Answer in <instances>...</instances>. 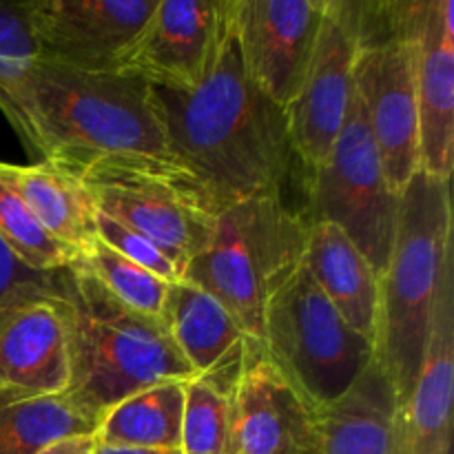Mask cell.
Returning <instances> with one entry per match:
<instances>
[{
  "label": "cell",
  "mask_w": 454,
  "mask_h": 454,
  "mask_svg": "<svg viewBox=\"0 0 454 454\" xmlns=\"http://www.w3.org/2000/svg\"><path fill=\"white\" fill-rule=\"evenodd\" d=\"M176 158L208 191L217 211L242 200L279 198L301 173L286 111L266 98L242 65L229 20L211 69L193 91L155 89Z\"/></svg>",
  "instance_id": "6da1fadb"
},
{
  "label": "cell",
  "mask_w": 454,
  "mask_h": 454,
  "mask_svg": "<svg viewBox=\"0 0 454 454\" xmlns=\"http://www.w3.org/2000/svg\"><path fill=\"white\" fill-rule=\"evenodd\" d=\"M58 297L69 337L67 393L96 415L151 386L195 377L162 319L124 306L80 262L58 270Z\"/></svg>",
  "instance_id": "7a4b0ae2"
},
{
  "label": "cell",
  "mask_w": 454,
  "mask_h": 454,
  "mask_svg": "<svg viewBox=\"0 0 454 454\" xmlns=\"http://www.w3.org/2000/svg\"><path fill=\"white\" fill-rule=\"evenodd\" d=\"M34 89L44 137L43 162L65 171L105 158L184 167L173 153L158 91L140 75L82 74L38 60Z\"/></svg>",
  "instance_id": "3957f363"
},
{
  "label": "cell",
  "mask_w": 454,
  "mask_h": 454,
  "mask_svg": "<svg viewBox=\"0 0 454 454\" xmlns=\"http://www.w3.org/2000/svg\"><path fill=\"white\" fill-rule=\"evenodd\" d=\"M454 257L450 180L417 171L399 195L388 264L380 275L375 353L406 406L415 388L434 301Z\"/></svg>",
  "instance_id": "277c9868"
},
{
  "label": "cell",
  "mask_w": 454,
  "mask_h": 454,
  "mask_svg": "<svg viewBox=\"0 0 454 454\" xmlns=\"http://www.w3.org/2000/svg\"><path fill=\"white\" fill-rule=\"evenodd\" d=\"M309 222L279 198L229 204L215 217L211 242L189 262L182 279L211 293L262 346L269 301L300 270Z\"/></svg>",
  "instance_id": "5b68a950"
},
{
  "label": "cell",
  "mask_w": 454,
  "mask_h": 454,
  "mask_svg": "<svg viewBox=\"0 0 454 454\" xmlns=\"http://www.w3.org/2000/svg\"><path fill=\"white\" fill-rule=\"evenodd\" d=\"M262 350L317 412L335 403L377 357L375 344L344 322L306 264L269 301Z\"/></svg>",
  "instance_id": "8992f818"
},
{
  "label": "cell",
  "mask_w": 454,
  "mask_h": 454,
  "mask_svg": "<svg viewBox=\"0 0 454 454\" xmlns=\"http://www.w3.org/2000/svg\"><path fill=\"white\" fill-rule=\"evenodd\" d=\"M69 173L82 182L96 211L151 239L180 275L211 242L220 211L180 164L105 158Z\"/></svg>",
  "instance_id": "52a82bcc"
},
{
  "label": "cell",
  "mask_w": 454,
  "mask_h": 454,
  "mask_svg": "<svg viewBox=\"0 0 454 454\" xmlns=\"http://www.w3.org/2000/svg\"><path fill=\"white\" fill-rule=\"evenodd\" d=\"M359 44L353 87L366 111L390 189L397 195L419 171L412 44L399 0H357Z\"/></svg>",
  "instance_id": "ba28073f"
},
{
  "label": "cell",
  "mask_w": 454,
  "mask_h": 454,
  "mask_svg": "<svg viewBox=\"0 0 454 454\" xmlns=\"http://www.w3.org/2000/svg\"><path fill=\"white\" fill-rule=\"evenodd\" d=\"M304 189L306 222L335 224L375 273H384L397 226L399 195L390 189L366 111L355 91L331 155L306 173Z\"/></svg>",
  "instance_id": "9c48e42d"
},
{
  "label": "cell",
  "mask_w": 454,
  "mask_h": 454,
  "mask_svg": "<svg viewBox=\"0 0 454 454\" xmlns=\"http://www.w3.org/2000/svg\"><path fill=\"white\" fill-rule=\"evenodd\" d=\"M158 0H27L38 60L122 74Z\"/></svg>",
  "instance_id": "30bf717a"
},
{
  "label": "cell",
  "mask_w": 454,
  "mask_h": 454,
  "mask_svg": "<svg viewBox=\"0 0 454 454\" xmlns=\"http://www.w3.org/2000/svg\"><path fill=\"white\" fill-rule=\"evenodd\" d=\"M359 44L357 0H326L313 62L301 91L286 109L293 149L304 173L331 155L353 98Z\"/></svg>",
  "instance_id": "8fae6325"
},
{
  "label": "cell",
  "mask_w": 454,
  "mask_h": 454,
  "mask_svg": "<svg viewBox=\"0 0 454 454\" xmlns=\"http://www.w3.org/2000/svg\"><path fill=\"white\" fill-rule=\"evenodd\" d=\"M326 0H231V25L251 82L282 106L301 91Z\"/></svg>",
  "instance_id": "7c38bea8"
},
{
  "label": "cell",
  "mask_w": 454,
  "mask_h": 454,
  "mask_svg": "<svg viewBox=\"0 0 454 454\" xmlns=\"http://www.w3.org/2000/svg\"><path fill=\"white\" fill-rule=\"evenodd\" d=\"M399 3L415 62L419 171L439 180H450L454 160V3Z\"/></svg>",
  "instance_id": "4fadbf2b"
},
{
  "label": "cell",
  "mask_w": 454,
  "mask_h": 454,
  "mask_svg": "<svg viewBox=\"0 0 454 454\" xmlns=\"http://www.w3.org/2000/svg\"><path fill=\"white\" fill-rule=\"evenodd\" d=\"M319 412L257 346L231 393L226 454H319Z\"/></svg>",
  "instance_id": "5bb4252c"
},
{
  "label": "cell",
  "mask_w": 454,
  "mask_h": 454,
  "mask_svg": "<svg viewBox=\"0 0 454 454\" xmlns=\"http://www.w3.org/2000/svg\"><path fill=\"white\" fill-rule=\"evenodd\" d=\"M229 20V0H158L127 74L167 91H193L211 69Z\"/></svg>",
  "instance_id": "9a60e30c"
},
{
  "label": "cell",
  "mask_w": 454,
  "mask_h": 454,
  "mask_svg": "<svg viewBox=\"0 0 454 454\" xmlns=\"http://www.w3.org/2000/svg\"><path fill=\"white\" fill-rule=\"evenodd\" d=\"M160 319L193 375L231 397L260 344L242 331L224 304L195 284L177 279L168 284Z\"/></svg>",
  "instance_id": "2e32d148"
},
{
  "label": "cell",
  "mask_w": 454,
  "mask_h": 454,
  "mask_svg": "<svg viewBox=\"0 0 454 454\" xmlns=\"http://www.w3.org/2000/svg\"><path fill=\"white\" fill-rule=\"evenodd\" d=\"M67 322L56 293L20 301L0 315V388L25 395L69 390Z\"/></svg>",
  "instance_id": "e0dca14e"
},
{
  "label": "cell",
  "mask_w": 454,
  "mask_h": 454,
  "mask_svg": "<svg viewBox=\"0 0 454 454\" xmlns=\"http://www.w3.org/2000/svg\"><path fill=\"white\" fill-rule=\"evenodd\" d=\"M454 393V257L448 262L430 319L419 372L403 406L408 454L450 452Z\"/></svg>",
  "instance_id": "ac0fdd59"
},
{
  "label": "cell",
  "mask_w": 454,
  "mask_h": 454,
  "mask_svg": "<svg viewBox=\"0 0 454 454\" xmlns=\"http://www.w3.org/2000/svg\"><path fill=\"white\" fill-rule=\"evenodd\" d=\"M319 454H408L403 403L380 359L319 411Z\"/></svg>",
  "instance_id": "d6986e66"
},
{
  "label": "cell",
  "mask_w": 454,
  "mask_h": 454,
  "mask_svg": "<svg viewBox=\"0 0 454 454\" xmlns=\"http://www.w3.org/2000/svg\"><path fill=\"white\" fill-rule=\"evenodd\" d=\"M304 264L344 322L375 344L380 275L344 231L331 222L309 224Z\"/></svg>",
  "instance_id": "ffe728a7"
},
{
  "label": "cell",
  "mask_w": 454,
  "mask_h": 454,
  "mask_svg": "<svg viewBox=\"0 0 454 454\" xmlns=\"http://www.w3.org/2000/svg\"><path fill=\"white\" fill-rule=\"evenodd\" d=\"M0 180L25 202L40 226L75 257L98 239L96 207L74 173L51 162L20 167L0 160Z\"/></svg>",
  "instance_id": "44dd1931"
},
{
  "label": "cell",
  "mask_w": 454,
  "mask_h": 454,
  "mask_svg": "<svg viewBox=\"0 0 454 454\" xmlns=\"http://www.w3.org/2000/svg\"><path fill=\"white\" fill-rule=\"evenodd\" d=\"M38 44L25 3H0V111L31 158L44 160V137L35 102Z\"/></svg>",
  "instance_id": "7402d4cb"
},
{
  "label": "cell",
  "mask_w": 454,
  "mask_h": 454,
  "mask_svg": "<svg viewBox=\"0 0 454 454\" xmlns=\"http://www.w3.org/2000/svg\"><path fill=\"white\" fill-rule=\"evenodd\" d=\"M100 415L74 395H25L0 388V454H38L51 443L96 434Z\"/></svg>",
  "instance_id": "603a6c76"
},
{
  "label": "cell",
  "mask_w": 454,
  "mask_h": 454,
  "mask_svg": "<svg viewBox=\"0 0 454 454\" xmlns=\"http://www.w3.org/2000/svg\"><path fill=\"white\" fill-rule=\"evenodd\" d=\"M186 381H167L129 395L102 415L98 443L106 446L180 448Z\"/></svg>",
  "instance_id": "cb8c5ba5"
},
{
  "label": "cell",
  "mask_w": 454,
  "mask_h": 454,
  "mask_svg": "<svg viewBox=\"0 0 454 454\" xmlns=\"http://www.w3.org/2000/svg\"><path fill=\"white\" fill-rule=\"evenodd\" d=\"M75 262H80L124 306L151 317H160L168 284L153 273L133 264L100 239H96L82 255L75 257Z\"/></svg>",
  "instance_id": "d4e9b609"
},
{
  "label": "cell",
  "mask_w": 454,
  "mask_h": 454,
  "mask_svg": "<svg viewBox=\"0 0 454 454\" xmlns=\"http://www.w3.org/2000/svg\"><path fill=\"white\" fill-rule=\"evenodd\" d=\"M0 242L35 273H56L75 260L74 253L51 238L20 198L0 180Z\"/></svg>",
  "instance_id": "484cf974"
},
{
  "label": "cell",
  "mask_w": 454,
  "mask_h": 454,
  "mask_svg": "<svg viewBox=\"0 0 454 454\" xmlns=\"http://www.w3.org/2000/svg\"><path fill=\"white\" fill-rule=\"evenodd\" d=\"M231 397L193 377L184 384L180 450L182 454H226Z\"/></svg>",
  "instance_id": "4316f807"
},
{
  "label": "cell",
  "mask_w": 454,
  "mask_h": 454,
  "mask_svg": "<svg viewBox=\"0 0 454 454\" xmlns=\"http://www.w3.org/2000/svg\"><path fill=\"white\" fill-rule=\"evenodd\" d=\"M96 235L102 244L114 248L115 253H120V255L127 257V260H131L133 264L142 266V269H146L149 273H153L155 278H160L162 282L173 284L177 282V279H182L176 264H173L151 239L136 233V231L127 229V226H122L120 222L111 220L109 215H105V213L100 211H96Z\"/></svg>",
  "instance_id": "83f0119b"
},
{
  "label": "cell",
  "mask_w": 454,
  "mask_h": 454,
  "mask_svg": "<svg viewBox=\"0 0 454 454\" xmlns=\"http://www.w3.org/2000/svg\"><path fill=\"white\" fill-rule=\"evenodd\" d=\"M62 270V269H60ZM58 286L56 273H35L27 269L3 242H0V315L20 301L51 295Z\"/></svg>",
  "instance_id": "f1b7e54d"
},
{
  "label": "cell",
  "mask_w": 454,
  "mask_h": 454,
  "mask_svg": "<svg viewBox=\"0 0 454 454\" xmlns=\"http://www.w3.org/2000/svg\"><path fill=\"white\" fill-rule=\"evenodd\" d=\"M96 443V434H82V437L60 439V442L51 443L38 454H93Z\"/></svg>",
  "instance_id": "f546056e"
},
{
  "label": "cell",
  "mask_w": 454,
  "mask_h": 454,
  "mask_svg": "<svg viewBox=\"0 0 454 454\" xmlns=\"http://www.w3.org/2000/svg\"><path fill=\"white\" fill-rule=\"evenodd\" d=\"M98 442V439H96ZM93 454H182L180 448H142V446H106L96 443Z\"/></svg>",
  "instance_id": "4dcf8cb0"
}]
</instances>
